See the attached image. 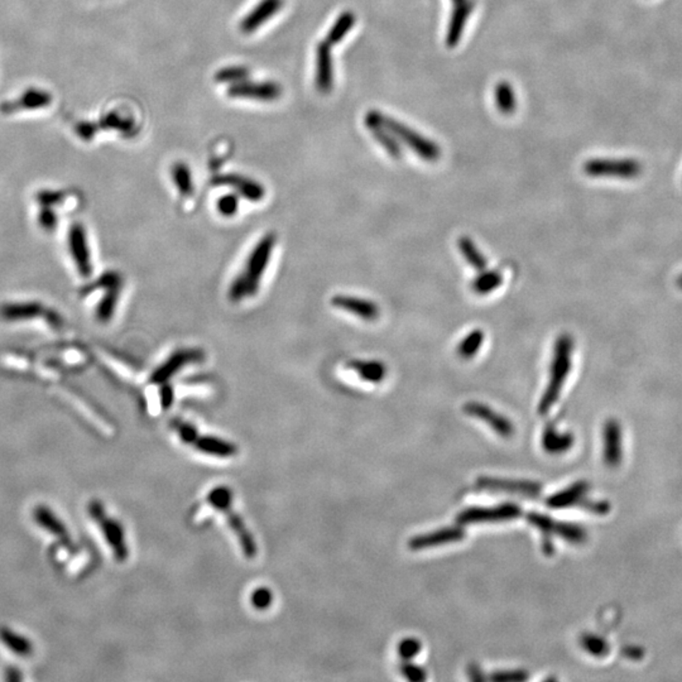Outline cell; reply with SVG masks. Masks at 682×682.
<instances>
[{
  "label": "cell",
  "instance_id": "6da1fadb",
  "mask_svg": "<svg viewBox=\"0 0 682 682\" xmlns=\"http://www.w3.org/2000/svg\"><path fill=\"white\" fill-rule=\"evenodd\" d=\"M207 503L221 512L225 516V521L230 531L236 536V542L241 547V553L248 560H254L258 555V546L254 536L250 533L244 519L239 513H236L233 507V492L226 485H218L212 488L207 495Z\"/></svg>",
  "mask_w": 682,
  "mask_h": 682
},
{
  "label": "cell",
  "instance_id": "7a4b0ae2",
  "mask_svg": "<svg viewBox=\"0 0 682 682\" xmlns=\"http://www.w3.org/2000/svg\"><path fill=\"white\" fill-rule=\"evenodd\" d=\"M572 349H574V340H572V336L569 334H561L555 342L553 363L550 368V382L538 406L540 413L542 415H546L559 398L565 379L570 373Z\"/></svg>",
  "mask_w": 682,
  "mask_h": 682
},
{
  "label": "cell",
  "instance_id": "3957f363",
  "mask_svg": "<svg viewBox=\"0 0 682 682\" xmlns=\"http://www.w3.org/2000/svg\"><path fill=\"white\" fill-rule=\"evenodd\" d=\"M365 124L366 127L381 125L384 129L388 130L391 134H394L398 137L400 141H405L412 151H415L421 158L427 162H435L441 156V149L436 143L426 139L421 134H418L417 132L410 129L407 125L389 118L388 115H384L382 112L376 110L368 112L365 117Z\"/></svg>",
  "mask_w": 682,
  "mask_h": 682
},
{
  "label": "cell",
  "instance_id": "277c9868",
  "mask_svg": "<svg viewBox=\"0 0 682 682\" xmlns=\"http://www.w3.org/2000/svg\"><path fill=\"white\" fill-rule=\"evenodd\" d=\"M88 516L100 528L103 537L118 562H124L129 557L123 524L115 518L109 517L105 507L99 500H91L88 506Z\"/></svg>",
  "mask_w": 682,
  "mask_h": 682
},
{
  "label": "cell",
  "instance_id": "5b68a950",
  "mask_svg": "<svg viewBox=\"0 0 682 682\" xmlns=\"http://www.w3.org/2000/svg\"><path fill=\"white\" fill-rule=\"evenodd\" d=\"M277 238L273 233L265 234L260 241L255 244L253 250L248 257L245 271L241 273L238 278L241 279L243 286L247 289L248 296L257 294L260 284L262 276L265 274L267 267L270 265L273 249L276 245Z\"/></svg>",
  "mask_w": 682,
  "mask_h": 682
},
{
  "label": "cell",
  "instance_id": "8992f818",
  "mask_svg": "<svg viewBox=\"0 0 682 682\" xmlns=\"http://www.w3.org/2000/svg\"><path fill=\"white\" fill-rule=\"evenodd\" d=\"M177 435L181 441L209 456L229 459L238 453V449L233 442L226 441L216 436L201 435L194 424L190 422H181L178 424Z\"/></svg>",
  "mask_w": 682,
  "mask_h": 682
},
{
  "label": "cell",
  "instance_id": "52a82bcc",
  "mask_svg": "<svg viewBox=\"0 0 682 682\" xmlns=\"http://www.w3.org/2000/svg\"><path fill=\"white\" fill-rule=\"evenodd\" d=\"M584 172L590 177H612L622 180H635L643 170L641 162L632 158L590 159L584 163Z\"/></svg>",
  "mask_w": 682,
  "mask_h": 682
},
{
  "label": "cell",
  "instance_id": "ba28073f",
  "mask_svg": "<svg viewBox=\"0 0 682 682\" xmlns=\"http://www.w3.org/2000/svg\"><path fill=\"white\" fill-rule=\"evenodd\" d=\"M67 247L79 274L83 278L93 276V255L88 245V233L83 224L74 223L70 225L67 231Z\"/></svg>",
  "mask_w": 682,
  "mask_h": 682
},
{
  "label": "cell",
  "instance_id": "9c48e42d",
  "mask_svg": "<svg viewBox=\"0 0 682 682\" xmlns=\"http://www.w3.org/2000/svg\"><path fill=\"white\" fill-rule=\"evenodd\" d=\"M521 514V508L513 503H506L490 508H469L461 512L458 516L460 524H495L504 522L517 518Z\"/></svg>",
  "mask_w": 682,
  "mask_h": 682
},
{
  "label": "cell",
  "instance_id": "30bf717a",
  "mask_svg": "<svg viewBox=\"0 0 682 682\" xmlns=\"http://www.w3.org/2000/svg\"><path fill=\"white\" fill-rule=\"evenodd\" d=\"M228 95L233 99H245V100L274 101L278 100L282 95V88L276 83L265 81V83H252V81H241L233 83L228 88Z\"/></svg>",
  "mask_w": 682,
  "mask_h": 682
},
{
  "label": "cell",
  "instance_id": "8fae6325",
  "mask_svg": "<svg viewBox=\"0 0 682 682\" xmlns=\"http://www.w3.org/2000/svg\"><path fill=\"white\" fill-rule=\"evenodd\" d=\"M478 487L487 492L522 495L528 498H535L541 493L540 485L536 482H516V480H504V479H495V478H480L478 480Z\"/></svg>",
  "mask_w": 682,
  "mask_h": 682
},
{
  "label": "cell",
  "instance_id": "7c38bea8",
  "mask_svg": "<svg viewBox=\"0 0 682 682\" xmlns=\"http://www.w3.org/2000/svg\"><path fill=\"white\" fill-rule=\"evenodd\" d=\"M201 357L202 354L199 350H178L154 371V374L151 376V382L154 384L168 382L170 376L177 374L183 366L195 362H200Z\"/></svg>",
  "mask_w": 682,
  "mask_h": 682
},
{
  "label": "cell",
  "instance_id": "4fadbf2b",
  "mask_svg": "<svg viewBox=\"0 0 682 682\" xmlns=\"http://www.w3.org/2000/svg\"><path fill=\"white\" fill-rule=\"evenodd\" d=\"M465 413H468L471 417H477L482 420V422L488 424L492 429H495L498 435L503 437H509L513 435V424L508 418L499 415L498 412L493 411L487 405H482L479 402H469L464 406Z\"/></svg>",
  "mask_w": 682,
  "mask_h": 682
},
{
  "label": "cell",
  "instance_id": "5bb4252c",
  "mask_svg": "<svg viewBox=\"0 0 682 682\" xmlns=\"http://www.w3.org/2000/svg\"><path fill=\"white\" fill-rule=\"evenodd\" d=\"M331 304L336 308L349 312L365 321H374L381 313L379 307L374 302L347 294H336L331 299Z\"/></svg>",
  "mask_w": 682,
  "mask_h": 682
},
{
  "label": "cell",
  "instance_id": "9a60e30c",
  "mask_svg": "<svg viewBox=\"0 0 682 682\" xmlns=\"http://www.w3.org/2000/svg\"><path fill=\"white\" fill-rule=\"evenodd\" d=\"M33 518H35V524H38L41 528L54 536L56 538H59V542L62 543V546L67 547V548L74 547L69 528L57 517V514L52 509H50L46 506H38L33 512Z\"/></svg>",
  "mask_w": 682,
  "mask_h": 682
},
{
  "label": "cell",
  "instance_id": "2e32d148",
  "mask_svg": "<svg viewBox=\"0 0 682 682\" xmlns=\"http://www.w3.org/2000/svg\"><path fill=\"white\" fill-rule=\"evenodd\" d=\"M284 0H260L241 22V30L245 35L253 33L282 9Z\"/></svg>",
  "mask_w": 682,
  "mask_h": 682
},
{
  "label": "cell",
  "instance_id": "e0dca14e",
  "mask_svg": "<svg viewBox=\"0 0 682 682\" xmlns=\"http://www.w3.org/2000/svg\"><path fill=\"white\" fill-rule=\"evenodd\" d=\"M45 307L38 301H14L0 306V318L8 323H23L41 316Z\"/></svg>",
  "mask_w": 682,
  "mask_h": 682
},
{
  "label": "cell",
  "instance_id": "ac0fdd59",
  "mask_svg": "<svg viewBox=\"0 0 682 682\" xmlns=\"http://www.w3.org/2000/svg\"><path fill=\"white\" fill-rule=\"evenodd\" d=\"M464 529L459 526L446 527V528L439 529L431 533L426 535L416 536L411 538L410 547L412 550H422V548H429V547L441 546L447 543L458 542L464 538Z\"/></svg>",
  "mask_w": 682,
  "mask_h": 682
},
{
  "label": "cell",
  "instance_id": "d6986e66",
  "mask_svg": "<svg viewBox=\"0 0 682 682\" xmlns=\"http://www.w3.org/2000/svg\"><path fill=\"white\" fill-rule=\"evenodd\" d=\"M604 460L609 466H618L622 461V429L615 420H609L603 429Z\"/></svg>",
  "mask_w": 682,
  "mask_h": 682
},
{
  "label": "cell",
  "instance_id": "ffe728a7",
  "mask_svg": "<svg viewBox=\"0 0 682 682\" xmlns=\"http://www.w3.org/2000/svg\"><path fill=\"white\" fill-rule=\"evenodd\" d=\"M334 85V64L329 43L321 42L316 50V86L321 93H329Z\"/></svg>",
  "mask_w": 682,
  "mask_h": 682
},
{
  "label": "cell",
  "instance_id": "44dd1931",
  "mask_svg": "<svg viewBox=\"0 0 682 682\" xmlns=\"http://www.w3.org/2000/svg\"><path fill=\"white\" fill-rule=\"evenodd\" d=\"M212 183L215 185L231 186L236 188V192L244 199L253 202L260 201L265 197V187L260 183L247 177L239 176V175H224V176L215 177Z\"/></svg>",
  "mask_w": 682,
  "mask_h": 682
},
{
  "label": "cell",
  "instance_id": "7402d4cb",
  "mask_svg": "<svg viewBox=\"0 0 682 682\" xmlns=\"http://www.w3.org/2000/svg\"><path fill=\"white\" fill-rule=\"evenodd\" d=\"M588 489V482H575L562 492L551 495L547 499V506L553 508V509H562V508H567V507L580 504L582 500L585 499Z\"/></svg>",
  "mask_w": 682,
  "mask_h": 682
},
{
  "label": "cell",
  "instance_id": "603a6c76",
  "mask_svg": "<svg viewBox=\"0 0 682 682\" xmlns=\"http://www.w3.org/2000/svg\"><path fill=\"white\" fill-rule=\"evenodd\" d=\"M0 643L19 657H28L33 653V643L25 635L17 633L9 627H0Z\"/></svg>",
  "mask_w": 682,
  "mask_h": 682
},
{
  "label": "cell",
  "instance_id": "cb8c5ba5",
  "mask_svg": "<svg viewBox=\"0 0 682 682\" xmlns=\"http://www.w3.org/2000/svg\"><path fill=\"white\" fill-rule=\"evenodd\" d=\"M349 368L365 382L381 383L387 376V366L378 360H353Z\"/></svg>",
  "mask_w": 682,
  "mask_h": 682
},
{
  "label": "cell",
  "instance_id": "d4e9b609",
  "mask_svg": "<svg viewBox=\"0 0 682 682\" xmlns=\"http://www.w3.org/2000/svg\"><path fill=\"white\" fill-rule=\"evenodd\" d=\"M574 444L571 434H561L553 426H547L542 435V446L550 453H561L567 451Z\"/></svg>",
  "mask_w": 682,
  "mask_h": 682
},
{
  "label": "cell",
  "instance_id": "484cf974",
  "mask_svg": "<svg viewBox=\"0 0 682 682\" xmlns=\"http://www.w3.org/2000/svg\"><path fill=\"white\" fill-rule=\"evenodd\" d=\"M104 291H105L104 296L99 301L95 311L96 318L103 324L109 323L117 311L122 287H114V289H104Z\"/></svg>",
  "mask_w": 682,
  "mask_h": 682
},
{
  "label": "cell",
  "instance_id": "4316f807",
  "mask_svg": "<svg viewBox=\"0 0 682 682\" xmlns=\"http://www.w3.org/2000/svg\"><path fill=\"white\" fill-rule=\"evenodd\" d=\"M458 244H459L460 253L463 254L465 260L468 262V265L473 267V270L478 272L487 270V265H488L487 259L484 258V255L480 253V250L469 236H461Z\"/></svg>",
  "mask_w": 682,
  "mask_h": 682
},
{
  "label": "cell",
  "instance_id": "83f0119b",
  "mask_svg": "<svg viewBox=\"0 0 682 682\" xmlns=\"http://www.w3.org/2000/svg\"><path fill=\"white\" fill-rule=\"evenodd\" d=\"M502 283H503V276L500 271L484 270L471 283V289L477 294H488L498 289Z\"/></svg>",
  "mask_w": 682,
  "mask_h": 682
},
{
  "label": "cell",
  "instance_id": "f1b7e54d",
  "mask_svg": "<svg viewBox=\"0 0 682 682\" xmlns=\"http://www.w3.org/2000/svg\"><path fill=\"white\" fill-rule=\"evenodd\" d=\"M355 22H357V18L353 13L345 12L340 14V17L336 19L335 23L333 24V27L330 28L328 37H326V43L336 45L341 40H344L347 33L353 28Z\"/></svg>",
  "mask_w": 682,
  "mask_h": 682
},
{
  "label": "cell",
  "instance_id": "f546056e",
  "mask_svg": "<svg viewBox=\"0 0 682 682\" xmlns=\"http://www.w3.org/2000/svg\"><path fill=\"white\" fill-rule=\"evenodd\" d=\"M553 535H557L561 538H564L565 541L571 542L575 545L585 542L588 537L586 531L579 524H566V522H557V521H555Z\"/></svg>",
  "mask_w": 682,
  "mask_h": 682
},
{
  "label": "cell",
  "instance_id": "4dcf8cb0",
  "mask_svg": "<svg viewBox=\"0 0 682 682\" xmlns=\"http://www.w3.org/2000/svg\"><path fill=\"white\" fill-rule=\"evenodd\" d=\"M172 180L173 183L176 185L177 190L178 192L181 195L191 194L194 191V181H192V175H191V170L188 168L187 165L185 163H176L173 166L172 168Z\"/></svg>",
  "mask_w": 682,
  "mask_h": 682
},
{
  "label": "cell",
  "instance_id": "1f68e13d",
  "mask_svg": "<svg viewBox=\"0 0 682 682\" xmlns=\"http://www.w3.org/2000/svg\"><path fill=\"white\" fill-rule=\"evenodd\" d=\"M484 342V333L482 330H474L470 334L465 336L458 347V355L460 358L470 359L477 355L479 349Z\"/></svg>",
  "mask_w": 682,
  "mask_h": 682
},
{
  "label": "cell",
  "instance_id": "d6a6232c",
  "mask_svg": "<svg viewBox=\"0 0 682 682\" xmlns=\"http://www.w3.org/2000/svg\"><path fill=\"white\" fill-rule=\"evenodd\" d=\"M495 101H497V105H498L500 112H504V114H511V112H514L516 105H517V99H516L509 83H498L495 90Z\"/></svg>",
  "mask_w": 682,
  "mask_h": 682
},
{
  "label": "cell",
  "instance_id": "836d02e7",
  "mask_svg": "<svg viewBox=\"0 0 682 682\" xmlns=\"http://www.w3.org/2000/svg\"><path fill=\"white\" fill-rule=\"evenodd\" d=\"M368 129L371 130V134L376 138V141L383 146V148L388 152L393 158L400 159V148L398 146L397 141L392 138L391 133L388 130L384 129L381 125H371V127H368Z\"/></svg>",
  "mask_w": 682,
  "mask_h": 682
},
{
  "label": "cell",
  "instance_id": "e575fe53",
  "mask_svg": "<svg viewBox=\"0 0 682 682\" xmlns=\"http://www.w3.org/2000/svg\"><path fill=\"white\" fill-rule=\"evenodd\" d=\"M248 76H249V70L245 67L230 66V67H225V69L218 71L215 80L218 83L233 85V83H241V81L247 80Z\"/></svg>",
  "mask_w": 682,
  "mask_h": 682
},
{
  "label": "cell",
  "instance_id": "d590c367",
  "mask_svg": "<svg viewBox=\"0 0 682 682\" xmlns=\"http://www.w3.org/2000/svg\"><path fill=\"white\" fill-rule=\"evenodd\" d=\"M273 598L274 596H273L271 589L267 588V586H259L252 591L249 600H250V604L254 609L265 611L273 604Z\"/></svg>",
  "mask_w": 682,
  "mask_h": 682
},
{
  "label": "cell",
  "instance_id": "8d00e7d4",
  "mask_svg": "<svg viewBox=\"0 0 682 682\" xmlns=\"http://www.w3.org/2000/svg\"><path fill=\"white\" fill-rule=\"evenodd\" d=\"M582 647L585 651H588L590 654L601 657L608 653V643L599 635H586L582 638Z\"/></svg>",
  "mask_w": 682,
  "mask_h": 682
},
{
  "label": "cell",
  "instance_id": "74e56055",
  "mask_svg": "<svg viewBox=\"0 0 682 682\" xmlns=\"http://www.w3.org/2000/svg\"><path fill=\"white\" fill-rule=\"evenodd\" d=\"M37 221H38V225L41 226V229L47 231V233H51L57 228L59 218H57L56 212L53 210V207H41V210L38 212V216H37Z\"/></svg>",
  "mask_w": 682,
  "mask_h": 682
},
{
  "label": "cell",
  "instance_id": "f35d334b",
  "mask_svg": "<svg viewBox=\"0 0 682 682\" xmlns=\"http://www.w3.org/2000/svg\"><path fill=\"white\" fill-rule=\"evenodd\" d=\"M239 209V199L236 195H224L218 201V212L225 216H234Z\"/></svg>",
  "mask_w": 682,
  "mask_h": 682
},
{
  "label": "cell",
  "instance_id": "ab89813d",
  "mask_svg": "<svg viewBox=\"0 0 682 682\" xmlns=\"http://www.w3.org/2000/svg\"><path fill=\"white\" fill-rule=\"evenodd\" d=\"M420 651H421V643L415 638H406V640L400 642V646H398V654H400V659H405L407 662L411 661L412 659H415Z\"/></svg>",
  "mask_w": 682,
  "mask_h": 682
},
{
  "label": "cell",
  "instance_id": "60d3db41",
  "mask_svg": "<svg viewBox=\"0 0 682 682\" xmlns=\"http://www.w3.org/2000/svg\"><path fill=\"white\" fill-rule=\"evenodd\" d=\"M122 284H123L122 277L118 272L109 271L99 277V279L96 281V284H95V289H114V287H122Z\"/></svg>",
  "mask_w": 682,
  "mask_h": 682
},
{
  "label": "cell",
  "instance_id": "b9f144b4",
  "mask_svg": "<svg viewBox=\"0 0 682 682\" xmlns=\"http://www.w3.org/2000/svg\"><path fill=\"white\" fill-rule=\"evenodd\" d=\"M35 200L41 207H53L62 200V195L59 191L53 190H43L37 194Z\"/></svg>",
  "mask_w": 682,
  "mask_h": 682
},
{
  "label": "cell",
  "instance_id": "7bdbcfd3",
  "mask_svg": "<svg viewBox=\"0 0 682 682\" xmlns=\"http://www.w3.org/2000/svg\"><path fill=\"white\" fill-rule=\"evenodd\" d=\"M402 672L403 675L408 678L410 681H422L426 678V674L422 669H420L418 666L411 665V664H406V665L402 667Z\"/></svg>",
  "mask_w": 682,
  "mask_h": 682
},
{
  "label": "cell",
  "instance_id": "ee69618b",
  "mask_svg": "<svg viewBox=\"0 0 682 682\" xmlns=\"http://www.w3.org/2000/svg\"><path fill=\"white\" fill-rule=\"evenodd\" d=\"M495 681H524L527 678V675L524 671H508V672H498L495 676L492 677Z\"/></svg>",
  "mask_w": 682,
  "mask_h": 682
},
{
  "label": "cell",
  "instance_id": "f6af8a7d",
  "mask_svg": "<svg viewBox=\"0 0 682 682\" xmlns=\"http://www.w3.org/2000/svg\"><path fill=\"white\" fill-rule=\"evenodd\" d=\"M173 398H175V394H173V387H170L168 383H162V388H161V403L163 408H168V407L173 403Z\"/></svg>",
  "mask_w": 682,
  "mask_h": 682
},
{
  "label": "cell",
  "instance_id": "bcb514c9",
  "mask_svg": "<svg viewBox=\"0 0 682 682\" xmlns=\"http://www.w3.org/2000/svg\"><path fill=\"white\" fill-rule=\"evenodd\" d=\"M6 680H11V681H14V680H21L22 678V675L19 671L16 670V669H9V670L6 672Z\"/></svg>",
  "mask_w": 682,
  "mask_h": 682
},
{
  "label": "cell",
  "instance_id": "7dc6e473",
  "mask_svg": "<svg viewBox=\"0 0 682 682\" xmlns=\"http://www.w3.org/2000/svg\"><path fill=\"white\" fill-rule=\"evenodd\" d=\"M471 0H453V6H460V4H465V3H469Z\"/></svg>",
  "mask_w": 682,
  "mask_h": 682
},
{
  "label": "cell",
  "instance_id": "c3c4849f",
  "mask_svg": "<svg viewBox=\"0 0 682 682\" xmlns=\"http://www.w3.org/2000/svg\"><path fill=\"white\" fill-rule=\"evenodd\" d=\"M677 286H678V287H680V289H682V274H680V276H678V278H677Z\"/></svg>",
  "mask_w": 682,
  "mask_h": 682
}]
</instances>
